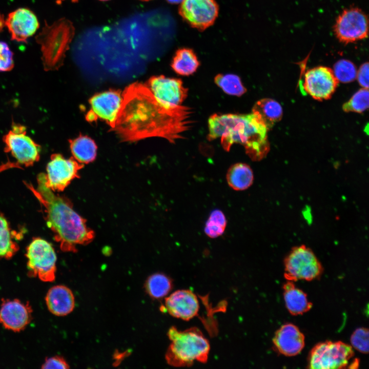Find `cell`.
I'll return each mask as SVG.
<instances>
[{"mask_svg":"<svg viewBox=\"0 0 369 369\" xmlns=\"http://www.w3.org/2000/svg\"><path fill=\"white\" fill-rule=\"evenodd\" d=\"M168 336L171 341L166 354L169 365L184 367L192 365L195 361H207L210 344L197 328L179 331L173 326L169 330Z\"/></svg>","mask_w":369,"mask_h":369,"instance_id":"277c9868","label":"cell"},{"mask_svg":"<svg viewBox=\"0 0 369 369\" xmlns=\"http://www.w3.org/2000/svg\"><path fill=\"white\" fill-rule=\"evenodd\" d=\"M5 26V19L4 15L0 13V33L2 32L4 27Z\"/></svg>","mask_w":369,"mask_h":369,"instance_id":"d590c367","label":"cell"},{"mask_svg":"<svg viewBox=\"0 0 369 369\" xmlns=\"http://www.w3.org/2000/svg\"><path fill=\"white\" fill-rule=\"evenodd\" d=\"M192 117L189 107L166 106L156 99L146 85L134 83L122 93L112 129L124 141L158 137L175 143L192 127Z\"/></svg>","mask_w":369,"mask_h":369,"instance_id":"6da1fadb","label":"cell"},{"mask_svg":"<svg viewBox=\"0 0 369 369\" xmlns=\"http://www.w3.org/2000/svg\"><path fill=\"white\" fill-rule=\"evenodd\" d=\"M45 301L49 311L58 316H66L74 309L75 299L71 290L63 285H55L48 291Z\"/></svg>","mask_w":369,"mask_h":369,"instance_id":"ffe728a7","label":"cell"},{"mask_svg":"<svg viewBox=\"0 0 369 369\" xmlns=\"http://www.w3.org/2000/svg\"><path fill=\"white\" fill-rule=\"evenodd\" d=\"M14 234L9 222L0 214V259H10L18 251L19 246L14 240Z\"/></svg>","mask_w":369,"mask_h":369,"instance_id":"484cf974","label":"cell"},{"mask_svg":"<svg viewBox=\"0 0 369 369\" xmlns=\"http://www.w3.org/2000/svg\"><path fill=\"white\" fill-rule=\"evenodd\" d=\"M358 81L360 85L364 88H368V63L363 64L357 73Z\"/></svg>","mask_w":369,"mask_h":369,"instance_id":"e575fe53","label":"cell"},{"mask_svg":"<svg viewBox=\"0 0 369 369\" xmlns=\"http://www.w3.org/2000/svg\"><path fill=\"white\" fill-rule=\"evenodd\" d=\"M333 28L336 37L341 43H354L367 37L368 18L357 8L346 9L338 16Z\"/></svg>","mask_w":369,"mask_h":369,"instance_id":"8fae6325","label":"cell"},{"mask_svg":"<svg viewBox=\"0 0 369 369\" xmlns=\"http://www.w3.org/2000/svg\"><path fill=\"white\" fill-rule=\"evenodd\" d=\"M338 81L333 70L318 66L306 71L303 88L313 98L319 100L330 98L335 92Z\"/></svg>","mask_w":369,"mask_h":369,"instance_id":"5bb4252c","label":"cell"},{"mask_svg":"<svg viewBox=\"0 0 369 369\" xmlns=\"http://www.w3.org/2000/svg\"><path fill=\"white\" fill-rule=\"evenodd\" d=\"M69 142L73 158L79 163H88L95 159L97 146L90 138L80 136Z\"/></svg>","mask_w":369,"mask_h":369,"instance_id":"d4e9b609","label":"cell"},{"mask_svg":"<svg viewBox=\"0 0 369 369\" xmlns=\"http://www.w3.org/2000/svg\"><path fill=\"white\" fill-rule=\"evenodd\" d=\"M168 2L172 4H177L180 3L183 0H167Z\"/></svg>","mask_w":369,"mask_h":369,"instance_id":"8d00e7d4","label":"cell"},{"mask_svg":"<svg viewBox=\"0 0 369 369\" xmlns=\"http://www.w3.org/2000/svg\"><path fill=\"white\" fill-rule=\"evenodd\" d=\"M3 140L4 151L9 154L13 161L0 166V172L10 168H22L32 166L40 158V146L27 134L25 126L13 122L11 129Z\"/></svg>","mask_w":369,"mask_h":369,"instance_id":"8992f818","label":"cell"},{"mask_svg":"<svg viewBox=\"0 0 369 369\" xmlns=\"http://www.w3.org/2000/svg\"><path fill=\"white\" fill-rule=\"evenodd\" d=\"M275 348L286 356L299 354L304 346V336L297 326L286 323L275 333L273 339Z\"/></svg>","mask_w":369,"mask_h":369,"instance_id":"d6986e66","label":"cell"},{"mask_svg":"<svg viewBox=\"0 0 369 369\" xmlns=\"http://www.w3.org/2000/svg\"><path fill=\"white\" fill-rule=\"evenodd\" d=\"M121 101L122 97L118 91L111 90L94 95L90 99L91 109L87 113V119L92 121L101 119L113 128Z\"/></svg>","mask_w":369,"mask_h":369,"instance_id":"2e32d148","label":"cell"},{"mask_svg":"<svg viewBox=\"0 0 369 369\" xmlns=\"http://www.w3.org/2000/svg\"><path fill=\"white\" fill-rule=\"evenodd\" d=\"M351 343L353 347L359 352L364 354L368 353V329L364 327L356 329L351 337Z\"/></svg>","mask_w":369,"mask_h":369,"instance_id":"1f68e13d","label":"cell"},{"mask_svg":"<svg viewBox=\"0 0 369 369\" xmlns=\"http://www.w3.org/2000/svg\"><path fill=\"white\" fill-rule=\"evenodd\" d=\"M74 34L73 23L66 18H60L51 25L45 22L35 37L36 43L40 46L45 70H57L62 66Z\"/></svg>","mask_w":369,"mask_h":369,"instance_id":"5b68a950","label":"cell"},{"mask_svg":"<svg viewBox=\"0 0 369 369\" xmlns=\"http://www.w3.org/2000/svg\"><path fill=\"white\" fill-rule=\"evenodd\" d=\"M146 85L158 101L169 107L181 106L188 96V89L180 79L155 76Z\"/></svg>","mask_w":369,"mask_h":369,"instance_id":"4fadbf2b","label":"cell"},{"mask_svg":"<svg viewBox=\"0 0 369 369\" xmlns=\"http://www.w3.org/2000/svg\"><path fill=\"white\" fill-rule=\"evenodd\" d=\"M164 308L171 316L189 320L198 314L200 306L197 297L193 292L180 290L166 298Z\"/></svg>","mask_w":369,"mask_h":369,"instance_id":"ac0fdd59","label":"cell"},{"mask_svg":"<svg viewBox=\"0 0 369 369\" xmlns=\"http://www.w3.org/2000/svg\"><path fill=\"white\" fill-rule=\"evenodd\" d=\"M199 65V61L193 50L186 47L176 50L171 63L173 70L183 76L193 74Z\"/></svg>","mask_w":369,"mask_h":369,"instance_id":"cb8c5ba5","label":"cell"},{"mask_svg":"<svg viewBox=\"0 0 369 369\" xmlns=\"http://www.w3.org/2000/svg\"><path fill=\"white\" fill-rule=\"evenodd\" d=\"M354 355L352 346L341 341L321 342L311 350L308 358V368H345Z\"/></svg>","mask_w":369,"mask_h":369,"instance_id":"9c48e42d","label":"cell"},{"mask_svg":"<svg viewBox=\"0 0 369 369\" xmlns=\"http://www.w3.org/2000/svg\"><path fill=\"white\" fill-rule=\"evenodd\" d=\"M42 368H69V366L65 359L61 356H55L46 358L42 364Z\"/></svg>","mask_w":369,"mask_h":369,"instance_id":"836d02e7","label":"cell"},{"mask_svg":"<svg viewBox=\"0 0 369 369\" xmlns=\"http://www.w3.org/2000/svg\"><path fill=\"white\" fill-rule=\"evenodd\" d=\"M226 179L229 186L236 191L248 189L253 184L254 174L251 168L244 163H237L228 169Z\"/></svg>","mask_w":369,"mask_h":369,"instance_id":"603a6c76","label":"cell"},{"mask_svg":"<svg viewBox=\"0 0 369 369\" xmlns=\"http://www.w3.org/2000/svg\"><path fill=\"white\" fill-rule=\"evenodd\" d=\"M83 167L74 158L67 159L60 154H53L47 165L45 184L54 192L63 191L72 180L79 177L78 172Z\"/></svg>","mask_w":369,"mask_h":369,"instance_id":"30bf717a","label":"cell"},{"mask_svg":"<svg viewBox=\"0 0 369 369\" xmlns=\"http://www.w3.org/2000/svg\"><path fill=\"white\" fill-rule=\"evenodd\" d=\"M333 71L338 81L343 83L355 80L357 73L355 65L346 59H341L336 62L334 65Z\"/></svg>","mask_w":369,"mask_h":369,"instance_id":"f546056e","label":"cell"},{"mask_svg":"<svg viewBox=\"0 0 369 369\" xmlns=\"http://www.w3.org/2000/svg\"><path fill=\"white\" fill-rule=\"evenodd\" d=\"M368 90L362 88L355 93L351 98L342 106L345 112L362 113L368 108Z\"/></svg>","mask_w":369,"mask_h":369,"instance_id":"4dcf8cb0","label":"cell"},{"mask_svg":"<svg viewBox=\"0 0 369 369\" xmlns=\"http://www.w3.org/2000/svg\"><path fill=\"white\" fill-rule=\"evenodd\" d=\"M14 65L12 51L7 43L0 40V72L11 71Z\"/></svg>","mask_w":369,"mask_h":369,"instance_id":"d6a6232c","label":"cell"},{"mask_svg":"<svg viewBox=\"0 0 369 369\" xmlns=\"http://www.w3.org/2000/svg\"><path fill=\"white\" fill-rule=\"evenodd\" d=\"M226 225L227 219L223 213L220 210H214L205 224V234L210 238H217L224 233Z\"/></svg>","mask_w":369,"mask_h":369,"instance_id":"f1b7e54d","label":"cell"},{"mask_svg":"<svg viewBox=\"0 0 369 369\" xmlns=\"http://www.w3.org/2000/svg\"><path fill=\"white\" fill-rule=\"evenodd\" d=\"M33 310L29 302L18 299H3L0 308V324L15 332L23 331L32 319Z\"/></svg>","mask_w":369,"mask_h":369,"instance_id":"9a60e30c","label":"cell"},{"mask_svg":"<svg viewBox=\"0 0 369 369\" xmlns=\"http://www.w3.org/2000/svg\"><path fill=\"white\" fill-rule=\"evenodd\" d=\"M282 108L280 104L271 98H263L257 101L252 113L257 116L270 130L282 117Z\"/></svg>","mask_w":369,"mask_h":369,"instance_id":"7402d4cb","label":"cell"},{"mask_svg":"<svg viewBox=\"0 0 369 369\" xmlns=\"http://www.w3.org/2000/svg\"><path fill=\"white\" fill-rule=\"evenodd\" d=\"M65 1V0H58L57 2L59 1L60 3H61V2H62L63 1ZM71 1L72 2H73V3H76V2H77L79 0H71Z\"/></svg>","mask_w":369,"mask_h":369,"instance_id":"74e56055","label":"cell"},{"mask_svg":"<svg viewBox=\"0 0 369 369\" xmlns=\"http://www.w3.org/2000/svg\"><path fill=\"white\" fill-rule=\"evenodd\" d=\"M283 297L288 311L293 315H302L312 306L306 294L297 288L293 281H288L283 286Z\"/></svg>","mask_w":369,"mask_h":369,"instance_id":"44dd1931","label":"cell"},{"mask_svg":"<svg viewBox=\"0 0 369 369\" xmlns=\"http://www.w3.org/2000/svg\"><path fill=\"white\" fill-rule=\"evenodd\" d=\"M13 40L26 43L28 38L35 34L39 24L35 14L30 9L19 8L11 12L5 19Z\"/></svg>","mask_w":369,"mask_h":369,"instance_id":"e0dca14e","label":"cell"},{"mask_svg":"<svg viewBox=\"0 0 369 369\" xmlns=\"http://www.w3.org/2000/svg\"><path fill=\"white\" fill-rule=\"evenodd\" d=\"M172 288L171 279L166 275L160 273L150 276L145 283L147 292L153 299L163 298L169 293Z\"/></svg>","mask_w":369,"mask_h":369,"instance_id":"4316f807","label":"cell"},{"mask_svg":"<svg viewBox=\"0 0 369 369\" xmlns=\"http://www.w3.org/2000/svg\"><path fill=\"white\" fill-rule=\"evenodd\" d=\"M284 277L288 281H311L319 278L323 267L313 251L304 244L294 247L284 259Z\"/></svg>","mask_w":369,"mask_h":369,"instance_id":"52a82bcc","label":"cell"},{"mask_svg":"<svg viewBox=\"0 0 369 369\" xmlns=\"http://www.w3.org/2000/svg\"><path fill=\"white\" fill-rule=\"evenodd\" d=\"M99 1H109V0H99Z\"/></svg>","mask_w":369,"mask_h":369,"instance_id":"f35d334b","label":"cell"},{"mask_svg":"<svg viewBox=\"0 0 369 369\" xmlns=\"http://www.w3.org/2000/svg\"><path fill=\"white\" fill-rule=\"evenodd\" d=\"M141 1H151V0H141Z\"/></svg>","mask_w":369,"mask_h":369,"instance_id":"ab89813d","label":"cell"},{"mask_svg":"<svg viewBox=\"0 0 369 369\" xmlns=\"http://www.w3.org/2000/svg\"><path fill=\"white\" fill-rule=\"evenodd\" d=\"M208 140L220 138L221 146L227 151L234 144H240L253 161L262 160L270 151L268 130L253 113L214 114L208 119Z\"/></svg>","mask_w":369,"mask_h":369,"instance_id":"3957f363","label":"cell"},{"mask_svg":"<svg viewBox=\"0 0 369 369\" xmlns=\"http://www.w3.org/2000/svg\"><path fill=\"white\" fill-rule=\"evenodd\" d=\"M24 182L40 203L47 225L61 251L76 252L77 245L88 244L93 240L94 231L87 226L86 220L74 211L70 199L55 194L46 186L44 173L37 176L36 189L31 183Z\"/></svg>","mask_w":369,"mask_h":369,"instance_id":"7a4b0ae2","label":"cell"},{"mask_svg":"<svg viewBox=\"0 0 369 369\" xmlns=\"http://www.w3.org/2000/svg\"><path fill=\"white\" fill-rule=\"evenodd\" d=\"M214 81L229 95L240 96L247 91L239 77L235 74H219L215 77Z\"/></svg>","mask_w":369,"mask_h":369,"instance_id":"83f0119b","label":"cell"},{"mask_svg":"<svg viewBox=\"0 0 369 369\" xmlns=\"http://www.w3.org/2000/svg\"><path fill=\"white\" fill-rule=\"evenodd\" d=\"M25 255L29 277H37L44 282L55 280L57 257L50 243L39 237L33 238L27 248Z\"/></svg>","mask_w":369,"mask_h":369,"instance_id":"ba28073f","label":"cell"},{"mask_svg":"<svg viewBox=\"0 0 369 369\" xmlns=\"http://www.w3.org/2000/svg\"><path fill=\"white\" fill-rule=\"evenodd\" d=\"M178 13L191 27L202 31L215 23L219 6L215 0H183Z\"/></svg>","mask_w":369,"mask_h":369,"instance_id":"7c38bea8","label":"cell"}]
</instances>
